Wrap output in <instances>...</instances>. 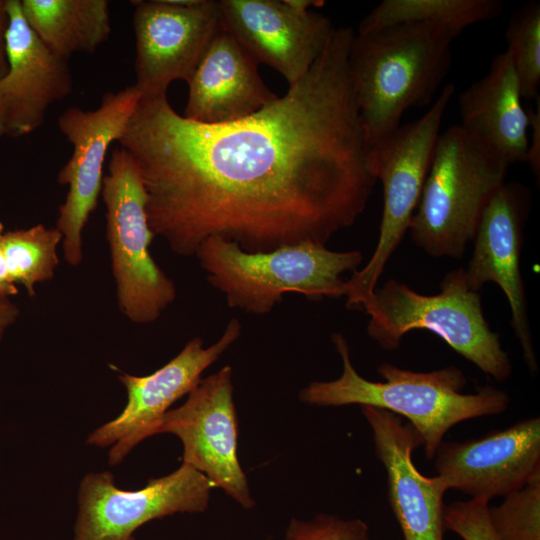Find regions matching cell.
<instances>
[{
	"mask_svg": "<svg viewBox=\"0 0 540 540\" xmlns=\"http://www.w3.org/2000/svg\"><path fill=\"white\" fill-rule=\"evenodd\" d=\"M187 84L183 116L209 125L242 120L278 98L261 78L258 64L223 28Z\"/></svg>",
	"mask_w": 540,
	"mask_h": 540,
	"instance_id": "19",
	"label": "cell"
},
{
	"mask_svg": "<svg viewBox=\"0 0 540 540\" xmlns=\"http://www.w3.org/2000/svg\"><path fill=\"white\" fill-rule=\"evenodd\" d=\"M22 14L43 44L69 60L94 53L110 36L107 0H20Z\"/></svg>",
	"mask_w": 540,
	"mask_h": 540,
	"instance_id": "21",
	"label": "cell"
},
{
	"mask_svg": "<svg viewBox=\"0 0 540 540\" xmlns=\"http://www.w3.org/2000/svg\"><path fill=\"white\" fill-rule=\"evenodd\" d=\"M4 225L0 221V298H10L18 294V288L12 281L4 250Z\"/></svg>",
	"mask_w": 540,
	"mask_h": 540,
	"instance_id": "29",
	"label": "cell"
},
{
	"mask_svg": "<svg viewBox=\"0 0 540 540\" xmlns=\"http://www.w3.org/2000/svg\"><path fill=\"white\" fill-rule=\"evenodd\" d=\"M223 30L259 65L279 72L292 86L323 52L334 26L311 10L314 0H219Z\"/></svg>",
	"mask_w": 540,
	"mask_h": 540,
	"instance_id": "14",
	"label": "cell"
},
{
	"mask_svg": "<svg viewBox=\"0 0 540 540\" xmlns=\"http://www.w3.org/2000/svg\"><path fill=\"white\" fill-rule=\"evenodd\" d=\"M373 433L374 451L387 473L388 501L404 540H443L444 493L439 476L426 477L412 460L421 439L408 422L387 410L360 406Z\"/></svg>",
	"mask_w": 540,
	"mask_h": 540,
	"instance_id": "17",
	"label": "cell"
},
{
	"mask_svg": "<svg viewBox=\"0 0 540 540\" xmlns=\"http://www.w3.org/2000/svg\"><path fill=\"white\" fill-rule=\"evenodd\" d=\"M4 135H5V129H4L1 113H0V138L3 137Z\"/></svg>",
	"mask_w": 540,
	"mask_h": 540,
	"instance_id": "32",
	"label": "cell"
},
{
	"mask_svg": "<svg viewBox=\"0 0 540 540\" xmlns=\"http://www.w3.org/2000/svg\"><path fill=\"white\" fill-rule=\"evenodd\" d=\"M135 7V87L143 98L167 95L171 82H189L222 30L217 0H140Z\"/></svg>",
	"mask_w": 540,
	"mask_h": 540,
	"instance_id": "11",
	"label": "cell"
},
{
	"mask_svg": "<svg viewBox=\"0 0 540 540\" xmlns=\"http://www.w3.org/2000/svg\"><path fill=\"white\" fill-rule=\"evenodd\" d=\"M10 23L8 0H0V78L8 69L6 37Z\"/></svg>",
	"mask_w": 540,
	"mask_h": 540,
	"instance_id": "30",
	"label": "cell"
},
{
	"mask_svg": "<svg viewBox=\"0 0 540 540\" xmlns=\"http://www.w3.org/2000/svg\"><path fill=\"white\" fill-rule=\"evenodd\" d=\"M62 239L56 227L43 224L5 231L4 250L10 277L25 288L28 296H35L37 284L54 278L59 264L57 248Z\"/></svg>",
	"mask_w": 540,
	"mask_h": 540,
	"instance_id": "23",
	"label": "cell"
},
{
	"mask_svg": "<svg viewBox=\"0 0 540 540\" xmlns=\"http://www.w3.org/2000/svg\"><path fill=\"white\" fill-rule=\"evenodd\" d=\"M498 0H383L358 25V32L404 23H433L455 37L468 26L491 20L502 11Z\"/></svg>",
	"mask_w": 540,
	"mask_h": 540,
	"instance_id": "22",
	"label": "cell"
},
{
	"mask_svg": "<svg viewBox=\"0 0 540 540\" xmlns=\"http://www.w3.org/2000/svg\"><path fill=\"white\" fill-rule=\"evenodd\" d=\"M332 342L342 360V374L332 381L311 382L300 391V400L320 407L371 406L403 416L418 433L427 459L434 458L456 424L501 414L509 406V395L492 385L463 393L467 379L456 366L414 372L382 363L377 370L383 381L367 380L354 368L345 337L333 333Z\"/></svg>",
	"mask_w": 540,
	"mask_h": 540,
	"instance_id": "2",
	"label": "cell"
},
{
	"mask_svg": "<svg viewBox=\"0 0 540 540\" xmlns=\"http://www.w3.org/2000/svg\"><path fill=\"white\" fill-rule=\"evenodd\" d=\"M455 92L447 84L432 106L417 120L399 125L370 147L369 168L383 189L379 239L368 263L345 280L350 309H363L378 285L389 258L409 230L427 177L443 115Z\"/></svg>",
	"mask_w": 540,
	"mask_h": 540,
	"instance_id": "8",
	"label": "cell"
},
{
	"mask_svg": "<svg viewBox=\"0 0 540 540\" xmlns=\"http://www.w3.org/2000/svg\"><path fill=\"white\" fill-rule=\"evenodd\" d=\"M456 37L433 23H404L355 33L348 73L370 147L410 108L431 103L451 66Z\"/></svg>",
	"mask_w": 540,
	"mask_h": 540,
	"instance_id": "3",
	"label": "cell"
},
{
	"mask_svg": "<svg viewBox=\"0 0 540 540\" xmlns=\"http://www.w3.org/2000/svg\"><path fill=\"white\" fill-rule=\"evenodd\" d=\"M213 483L190 465L152 478L138 490H122L109 471L88 473L78 491L72 540H135L142 525L176 513H202Z\"/></svg>",
	"mask_w": 540,
	"mask_h": 540,
	"instance_id": "10",
	"label": "cell"
},
{
	"mask_svg": "<svg viewBox=\"0 0 540 540\" xmlns=\"http://www.w3.org/2000/svg\"><path fill=\"white\" fill-rule=\"evenodd\" d=\"M536 109L527 110L529 116V128L532 130L529 140L526 163L539 181L540 177V97L536 99Z\"/></svg>",
	"mask_w": 540,
	"mask_h": 540,
	"instance_id": "28",
	"label": "cell"
},
{
	"mask_svg": "<svg viewBox=\"0 0 540 540\" xmlns=\"http://www.w3.org/2000/svg\"><path fill=\"white\" fill-rule=\"evenodd\" d=\"M363 309L370 316L368 336L384 350H396L407 333L423 329L498 382L512 373L499 336L485 319L479 293L468 286L465 268L449 271L434 295L389 279L375 288Z\"/></svg>",
	"mask_w": 540,
	"mask_h": 540,
	"instance_id": "5",
	"label": "cell"
},
{
	"mask_svg": "<svg viewBox=\"0 0 540 540\" xmlns=\"http://www.w3.org/2000/svg\"><path fill=\"white\" fill-rule=\"evenodd\" d=\"M529 200V190L516 182L505 183L498 190L477 227L473 254L465 273L472 291L478 292L487 282H494L502 289L510 306L511 327L525 363L531 373H537L520 269L523 226Z\"/></svg>",
	"mask_w": 540,
	"mask_h": 540,
	"instance_id": "16",
	"label": "cell"
},
{
	"mask_svg": "<svg viewBox=\"0 0 540 540\" xmlns=\"http://www.w3.org/2000/svg\"><path fill=\"white\" fill-rule=\"evenodd\" d=\"M8 69L0 78V113L5 135L21 137L38 129L51 104L73 87L68 60L53 54L26 22L20 0H8Z\"/></svg>",
	"mask_w": 540,
	"mask_h": 540,
	"instance_id": "18",
	"label": "cell"
},
{
	"mask_svg": "<svg viewBox=\"0 0 540 540\" xmlns=\"http://www.w3.org/2000/svg\"><path fill=\"white\" fill-rule=\"evenodd\" d=\"M101 196L119 310L134 324L154 323L175 301L177 289L152 257L155 235L148 222L143 178L122 146L111 152Z\"/></svg>",
	"mask_w": 540,
	"mask_h": 540,
	"instance_id": "7",
	"label": "cell"
},
{
	"mask_svg": "<svg viewBox=\"0 0 540 540\" xmlns=\"http://www.w3.org/2000/svg\"><path fill=\"white\" fill-rule=\"evenodd\" d=\"M140 98L132 85L105 93L94 110L70 107L58 117V128L73 151L57 174V182L68 186V192L59 207L56 228L63 236L64 260L72 267L83 261V232L98 204L108 149L123 135Z\"/></svg>",
	"mask_w": 540,
	"mask_h": 540,
	"instance_id": "9",
	"label": "cell"
},
{
	"mask_svg": "<svg viewBox=\"0 0 540 540\" xmlns=\"http://www.w3.org/2000/svg\"><path fill=\"white\" fill-rule=\"evenodd\" d=\"M194 256L228 307L256 315L269 313L289 293L315 301L344 296L342 275L363 260L359 250L311 242L252 253L221 237L205 240Z\"/></svg>",
	"mask_w": 540,
	"mask_h": 540,
	"instance_id": "4",
	"label": "cell"
},
{
	"mask_svg": "<svg viewBox=\"0 0 540 540\" xmlns=\"http://www.w3.org/2000/svg\"><path fill=\"white\" fill-rule=\"evenodd\" d=\"M284 540H370L368 525L361 519L345 520L319 514L304 521L293 518Z\"/></svg>",
	"mask_w": 540,
	"mask_h": 540,
	"instance_id": "26",
	"label": "cell"
},
{
	"mask_svg": "<svg viewBox=\"0 0 540 540\" xmlns=\"http://www.w3.org/2000/svg\"><path fill=\"white\" fill-rule=\"evenodd\" d=\"M19 314V307L10 298H0V345L5 333L17 321Z\"/></svg>",
	"mask_w": 540,
	"mask_h": 540,
	"instance_id": "31",
	"label": "cell"
},
{
	"mask_svg": "<svg viewBox=\"0 0 540 540\" xmlns=\"http://www.w3.org/2000/svg\"><path fill=\"white\" fill-rule=\"evenodd\" d=\"M489 517L498 540H540V475L489 507Z\"/></svg>",
	"mask_w": 540,
	"mask_h": 540,
	"instance_id": "25",
	"label": "cell"
},
{
	"mask_svg": "<svg viewBox=\"0 0 540 540\" xmlns=\"http://www.w3.org/2000/svg\"><path fill=\"white\" fill-rule=\"evenodd\" d=\"M522 98L536 99L540 86V2L534 0L517 9L505 31Z\"/></svg>",
	"mask_w": 540,
	"mask_h": 540,
	"instance_id": "24",
	"label": "cell"
},
{
	"mask_svg": "<svg viewBox=\"0 0 540 540\" xmlns=\"http://www.w3.org/2000/svg\"><path fill=\"white\" fill-rule=\"evenodd\" d=\"M433 459L448 490L487 501L505 497L540 475V418H527L479 438L442 441Z\"/></svg>",
	"mask_w": 540,
	"mask_h": 540,
	"instance_id": "15",
	"label": "cell"
},
{
	"mask_svg": "<svg viewBox=\"0 0 540 540\" xmlns=\"http://www.w3.org/2000/svg\"><path fill=\"white\" fill-rule=\"evenodd\" d=\"M509 166L460 125L440 133L409 226L414 244L432 257L461 258Z\"/></svg>",
	"mask_w": 540,
	"mask_h": 540,
	"instance_id": "6",
	"label": "cell"
},
{
	"mask_svg": "<svg viewBox=\"0 0 540 540\" xmlns=\"http://www.w3.org/2000/svg\"><path fill=\"white\" fill-rule=\"evenodd\" d=\"M488 502L471 498L445 505L444 530L456 533L463 540H498L490 522Z\"/></svg>",
	"mask_w": 540,
	"mask_h": 540,
	"instance_id": "27",
	"label": "cell"
},
{
	"mask_svg": "<svg viewBox=\"0 0 540 540\" xmlns=\"http://www.w3.org/2000/svg\"><path fill=\"white\" fill-rule=\"evenodd\" d=\"M355 32L334 28L306 75L253 115L203 124L141 97L119 144L136 160L155 237L183 257L211 237L247 252L325 245L376 178L348 73Z\"/></svg>",
	"mask_w": 540,
	"mask_h": 540,
	"instance_id": "1",
	"label": "cell"
},
{
	"mask_svg": "<svg viewBox=\"0 0 540 540\" xmlns=\"http://www.w3.org/2000/svg\"><path fill=\"white\" fill-rule=\"evenodd\" d=\"M232 367L202 378L186 401L166 412L156 434L170 433L183 445L182 461L204 474L243 508L255 501L238 459V420Z\"/></svg>",
	"mask_w": 540,
	"mask_h": 540,
	"instance_id": "12",
	"label": "cell"
},
{
	"mask_svg": "<svg viewBox=\"0 0 540 540\" xmlns=\"http://www.w3.org/2000/svg\"><path fill=\"white\" fill-rule=\"evenodd\" d=\"M461 123L475 141L511 165L526 162L529 116L510 54H497L488 72L458 97Z\"/></svg>",
	"mask_w": 540,
	"mask_h": 540,
	"instance_id": "20",
	"label": "cell"
},
{
	"mask_svg": "<svg viewBox=\"0 0 540 540\" xmlns=\"http://www.w3.org/2000/svg\"><path fill=\"white\" fill-rule=\"evenodd\" d=\"M242 324L231 319L221 337L204 347L200 337L190 339L168 363L146 376L125 372L118 375L127 392V404L113 420L101 425L86 443L110 447L109 464H120L144 439L156 430L170 407L188 394L202 379V373L240 337Z\"/></svg>",
	"mask_w": 540,
	"mask_h": 540,
	"instance_id": "13",
	"label": "cell"
}]
</instances>
